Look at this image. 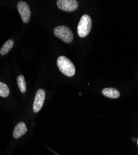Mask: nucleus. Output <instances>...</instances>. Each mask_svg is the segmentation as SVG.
<instances>
[{"instance_id": "obj_1", "label": "nucleus", "mask_w": 138, "mask_h": 155, "mask_svg": "<svg viewBox=\"0 0 138 155\" xmlns=\"http://www.w3.org/2000/svg\"><path fill=\"white\" fill-rule=\"evenodd\" d=\"M58 68L64 75L72 77L75 73V67L73 62L64 56H60L57 60Z\"/></svg>"}, {"instance_id": "obj_2", "label": "nucleus", "mask_w": 138, "mask_h": 155, "mask_svg": "<svg viewBox=\"0 0 138 155\" xmlns=\"http://www.w3.org/2000/svg\"><path fill=\"white\" fill-rule=\"evenodd\" d=\"M92 21L90 16L84 15L82 16L77 27V33L80 37H85L89 34L92 29Z\"/></svg>"}, {"instance_id": "obj_3", "label": "nucleus", "mask_w": 138, "mask_h": 155, "mask_svg": "<svg viewBox=\"0 0 138 155\" xmlns=\"http://www.w3.org/2000/svg\"><path fill=\"white\" fill-rule=\"evenodd\" d=\"M54 35L66 43H71L73 40V34L69 28L66 25H59L54 30Z\"/></svg>"}, {"instance_id": "obj_4", "label": "nucleus", "mask_w": 138, "mask_h": 155, "mask_svg": "<svg viewBox=\"0 0 138 155\" xmlns=\"http://www.w3.org/2000/svg\"><path fill=\"white\" fill-rule=\"evenodd\" d=\"M57 6L62 11L72 12L77 9L79 5L76 0H58Z\"/></svg>"}, {"instance_id": "obj_5", "label": "nucleus", "mask_w": 138, "mask_h": 155, "mask_svg": "<svg viewBox=\"0 0 138 155\" xmlns=\"http://www.w3.org/2000/svg\"><path fill=\"white\" fill-rule=\"evenodd\" d=\"M45 97V93L43 89L37 90L33 103V111L34 113H37L40 111L43 106Z\"/></svg>"}, {"instance_id": "obj_6", "label": "nucleus", "mask_w": 138, "mask_h": 155, "mask_svg": "<svg viewBox=\"0 0 138 155\" xmlns=\"http://www.w3.org/2000/svg\"><path fill=\"white\" fill-rule=\"evenodd\" d=\"M17 8L22 21L25 23H28L31 17V11L28 3L21 1L18 2L17 5Z\"/></svg>"}, {"instance_id": "obj_7", "label": "nucleus", "mask_w": 138, "mask_h": 155, "mask_svg": "<svg viewBox=\"0 0 138 155\" xmlns=\"http://www.w3.org/2000/svg\"><path fill=\"white\" fill-rule=\"evenodd\" d=\"M27 131L28 129L26 124L23 122H21L18 123L15 127L12 135L15 138H19L26 134Z\"/></svg>"}, {"instance_id": "obj_8", "label": "nucleus", "mask_w": 138, "mask_h": 155, "mask_svg": "<svg viewBox=\"0 0 138 155\" xmlns=\"http://www.w3.org/2000/svg\"><path fill=\"white\" fill-rule=\"evenodd\" d=\"M102 94L104 96L111 98V99H117L120 96V93L118 90L113 87H106L102 90Z\"/></svg>"}, {"instance_id": "obj_9", "label": "nucleus", "mask_w": 138, "mask_h": 155, "mask_svg": "<svg viewBox=\"0 0 138 155\" xmlns=\"http://www.w3.org/2000/svg\"><path fill=\"white\" fill-rule=\"evenodd\" d=\"M15 42L13 40L9 39L2 46V47L0 49V54L2 55H5L7 54L11 49L13 47Z\"/></svg>"}, {"instance_id": "obj_10", "label": "nucleus", "mask_w": 138, "mask_h": 155, "mask_svg": "<svg viewBox=\"0 0 138 155\" xmlns=\"http://www.w3.org/2000/svg\"><path fill=\"white\" fill-rule=\"evenodd\" d=\"M17 83L21 93H24L26 91V83L24 77L22 75H19L17 78Z\"/></svg>"}, {"instance_id": "obj_11", "label": "nucleus", "mask_w": 138, "mask_h": 155, "mask_svg": "<svg viewBox=\"0 0 138 155\" xmlns=\"http://www.w3.org/2000/svg\"><path fill=\"white\" fill-rule=\"evenodd\" d=\"M10 93L8 86L4 83L0 81V96L6 97Z\"/></svg>"}, {"instance_id": "obj_12", "label": "nucleus", "mask_w": 138, "mask_h": 155, "mask_svg": "<svg viewBox=\"0 0 138 155\" xmlns=\"http://www.w3.org/2000/svg\"><path fill=\"white\" fill-rule=\"evenodd\" d=\"M137 145H138V139H137Z\"/></svg>"}]
</instances>
